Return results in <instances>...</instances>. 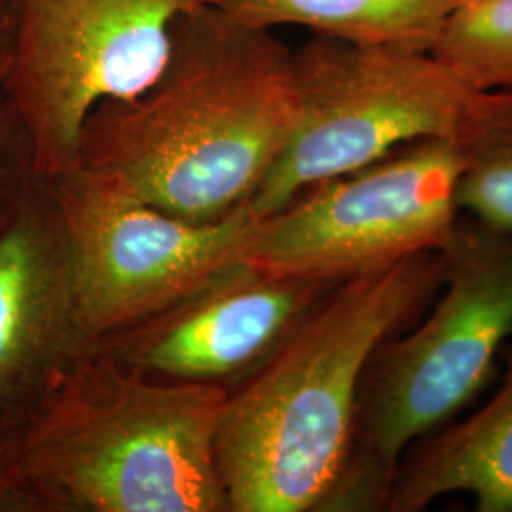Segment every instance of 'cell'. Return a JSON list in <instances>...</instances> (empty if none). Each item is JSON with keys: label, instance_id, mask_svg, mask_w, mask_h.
I'll use <instances>...</instances> for the list:
<instances>
[{"label": "cell", "instance_id": "2e32d148", "mask_svg": "<svg viewBox=\"0 0 512 512\" xmlns=\"http://www.w3.org/2000/svg\"><path fill=\"white\" fill-rule=\"evenodd\" d=\"M21 431L0 429V512H23L19 490Z\"/></svg>", "mask_w": 512, "mask_h": 512}, {"label": "cell", "instance_id": "277c9868", "mask_svg": "<svg viewBox=\"0 0 512 512\" xmlns=\"http://www.w3.org/2000/svg\"><path fill=\"white\" fill-rule=\"evenodd\" d=\"M446 281L408 329L374 351L348 456L317 511H387L404 454L475 399L512 336V232L459 217Z\"/></svg>", "mask_w": 512, "mask_h": 512}, {"label": "cell", "instance_id": "8fae6325", "mask_svg": "<svg viewBox=\"0 0 512 512\" xmlns=\"http://www.w3.org/2000/svg\"><path fill=\"white\" fill-rule=\"evenodd\" d=\"M494 397L404 454L387 511L420 512L448 494H471L478 512H512V336Z\"/></svg>", "mask_w": 512, "mask_h": 512}, {"label": "cell", "instance_id": "6da1fadb", "mask_svg": "<svg viewBox=\"0 0 512 512\" xmlns=\"http://www.w3.org/2000/svg\"><path fill=\"white\" fill-rule=\"evenodd\" d=\"M296 122L293 48L211 0L175 19L148 90L92 110L78 165L173 217L213 222L253 198Z\"/></svg>", "mask_w": 512, "mask_h": 512}, {"label": "cell", "instance_id": "30bf717a", "mask_svg": "<svg viewBox=\"0 0 512 512\" xmlns=\"http://www.w3.org/2000/svg\"><path fill=\"white\" fill-rule=\"evenodd\" d=\"M92 349L54 184L37 177L0 230V429L23 431Z\"/></svg>", "mask_w": 512, "mask_h": 512}, {"label": "cell", "instance_id": "5bb4252c", "mask_svg": "<svg viewBox=\"0 0 512 512\" xmlns=\"http://www.w3.org/2000/svg\"><path fill=\"white\" fill-rule=\"evenodd\" d=\"M19 0H0V230L40 177L29 133L8 90Z\"/></svg>", "mask_w": 512, "mask_h": 512}, {"label": "cell", "instance_id": "9c48e42d", "mask_svg": "<svg viewBox=\"0 0 512 512\" xmlns=\"http://www.w3.org/2000/svg\"><path fill=\"white\" fill-rule=\"evenodd\" d=\"M338 283L275 275L234 260L95 351L152 378L226 387L264 365Z\"/></svg>", "mask_w": 512, "mask_h": 512}, {"label": "cell", "instance_id": "7c38bea8", "mask_svg": "<svg viewBox=\"0 0 512 512\" xmlns=\"http://www.w3.org/2000/svg\"><path fill=\"white\" fill-rule=\"evenodd\" d=\"M232 18L275 29L429 52L459 0H213Z\"/></svg>", "mask_w": 512, "mask_h": 512}, {"label": "cell", "instance_id": "7a4b0ae2", "mask_svg": "<svg viewBox=\"0 0 512 512\" xmlns=\"http://www.w3.org/2000/svg\"><path fill=\"white\" fill-rule=\"evenodd\" d=\"M446 281L442 251L338 283L274 355L228 391L215 463L230 512L317 511L348 456L366 365Z\"/></svg>", "mask_w": 512, "mask_h": 512}, {"label": "cell", "instance_id": "ba28073f", "mask_svg": "<svg viewBox=\"0 0 512 512\" xmlns=\"http://www.w3.org/2000/svg\"><path fill=\"white\" fill-rule=\"evenodd\" d=\"M52 184L73 253L78 319L92 348L241 258L258 219L247 203L213 222L173 217L80 165Z\"/></svg>", "mask_w": 512, "mask_h": 512}, {"label": "cell", "instance_id": "8992f818", "mask_svg": "<svg viewBox=\"0 0 512 512\" xmlns=\"http://www.w3.org/2000/svg\"><path fill=\"white\" fill-rule=\"evenodd\" d=\"M467 164V152L448 141L395 148L256 219L241 260L270 274L342 283L442 251L458 224Z\"/></svg>", "mask_w": 512, "mask_h": 512}, {"label": "cell", "instance_id": "9a60e30c", "mask_svg": "<svg viewBox=\"0 0 512 512\" xmlns=\"http://www.w3.org/2000/svg\"><path fill=\"white\" fill-rule=\"evenodd\" d=\"M456 200L469 217L512 232V129L469 154Z\"/></svg>", "mask_w": 512, "mask_h": 512}, {"label": "cell", "instance_id": "4fadbf2b", "mask_svg": "<svg viewBox=\"0 0 512 512\" xmlns=\"http://www.w3.org/2000/svg\"><path fill=\"white\" fill-rule=\"evenodd\" d=\"M429 52L478 90H512V0H459Z\"/></svg>", "mask_w": 512, "mask_h": 512}, {"label": "cell", "instance_id": "3957f363", "mask_svg": "<svg viewBox=\"0 0 512 512\" xmlns=\"http://www.w3.org/2000/svg\"><path fill=\"white\" fill-rule=\"evenodd\" d=\"M228 389L88 351L23 427V512H230L215 463Z\"/></svg>", "mask_w": 512, "mask_h": 512}, {"label": "cell", "instance_id": "5b68a950", "mask_svg": "<svg viewBox=\"0 0 512 512\" xmlns=\"http://www.w3.org/2000/svg\"><path fill=\"white\" fill-rule=\"evenodd\" d=\"M293 63L298 122L247 202L258 219L395 148L439 139L469 158L512 129V90H478L431 52L313 35Z\"/></svg>", "mask_w": 512, "mask_h": 512}, {"label": "cell", "instance_id": "52a82bcc", "mask_svg": "<svg viewBox=\"0 0 512 512\" xmlns=\"http://www.w3.org/2000/svg\"><path fill=\"white\" fill-rule=\"evenodd\" d=\"M211 0H19L8 90L35 169L54 181L78 165L86 118L148 90L165 67L171 27Z\"/></svg>", "mask_w": 512, "mask_h": 512}]
</instances>
